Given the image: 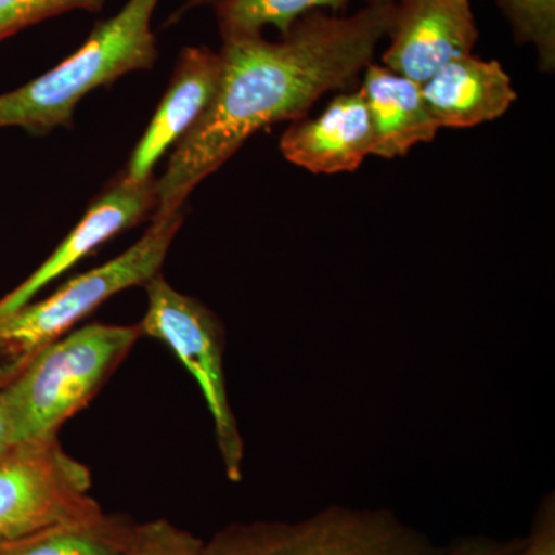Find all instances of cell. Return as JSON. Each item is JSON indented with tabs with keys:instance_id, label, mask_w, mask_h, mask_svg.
I'll list each match as a JSON object with an SVG mask.
<instances>
[{
	"instance_id": "cell-21",
	"label": "cell",
	"mask_w": 555,
	"mask_h": 555,
	"mask_svg": "<svg viewBox=\"0 0 555 555\" xmlns=\"http://www.w3.org/2000/svg\"><path fill=\"white\" fill-rule=\"evenodd\" d=\"M16 447L17 441L9 409L5 408L2 398H0V460Z\"/></svg>"
},
{
	"instance_id": "cell-10",
	"label": "cell",
	"mask_w": 555,
	"mask_h": 555,
	"mask_svg": "<svg viewBox=\"0 0 555 555\" xmlns=\"http://www.w3.org/2000/svg\"><path fill=\"white\" fill-rule=\"evenodd\" d=\"M221 76L219 51L208 47H185L179 53L173 76L144 137L131 153L124 173L133 181L153 177L156 164L177 145L206 113L217 93Z\"/></svg>"
},
{
	"instance_id": "cell-1",
	"label": "cell",
	"mask_w": 555,
	"mask_h": 555,
	"mask_svg": "<svg viewBox=\"0 0 555 555\" xmlns=\"http://www.w3.org/2000/svg\"><path fill=\"white\" fill-rule=\"evenodd\" d=\"M397 9L396 0H378L350 16L313 11L278 40L222 35L217 93L175 147L153 217L182 210L193 190L259 130L306 118L324 93L356 82L389 38Z\"/></svg>"
},
{
	"instance_id": "cell-6",
	"label": "cell",
	"mask_w": 555,
	"mask_h": 555,
	"mask_svg": "<svg viewBox=\"0 0 555 555\" xmlns=\"http://www.w3.org/2000/svg\"><path fill=\"white\" fill-rule=\"evenodd\" d=\"M145 291L149 306L139 324L141 334L166 343L196 379L214 422L225 474L230 480L240 481L244 440L229 400L224 326L214 310L171 287L160 273L145 284Z\"/></svg>"
},
{
	"instance_id": "cell-8",
	"label": "cell",
	"mask_w": 555,
	"mask_h": 555,
	"mask_svg": "<svg viewBox=\"0 0 555 555\" xmlns=\"http://www.w3.org/2000/svg\"><path fill=\"white\" fill-rule=\"evenodd\" d=\"M158 207V179L133 181L119 173L91 201L86 215L56 250L24 283L0 298V317L33 301L38 292L119 233L133 229Z\"/></svg>"
},
{
	"instance_id": "cell-17",
	"label": "cell",
	"mask_w": 555,
	"mask_h": 555,
	"mask_svg": "<svg viewBox=\"0 0 555 555\" xmlns=\"http://www.w3.org/2000/svg\"><path fill=\"white\" fill-rule=\"evenodd\" d=\"M105 0H0V42L72 11L100 13Z\"/></svg>"
},
{
	"instance_id": "cell-7",
	"label": "cell",
	"mask_w": 555,
	"mask_h": 555,
	"mask_svg": "<svg viewBox=\"0 0 555 555\" xmlns=\"http://www.w3.org/2000/svg\"><path fill=\"white\" fill-rule=\"evenodd\" d=\"M89 467L57 437L17 444L0 460V545L101 513Z\"/></svg>"
},
{
	"instance_id": "cell-14",
	"label": "cell",
	"mask_w": 555,
	"mask_h": 555,
	"mask_svg": "<svg viewBox=\"0 0 555 555\" xmlns=\"http://www.w3.org/2000/svg\"><path fill=\"white\" fill-rule=\"evenodd\" d=\"M129 518L101 513L50 526L0 545V555H120L129 542Z\"/></svg>"
},
{
	"instance_id": "cell-5",
	"label": "cell",
	"mask_w": 555,
	"mask_h": 555,
	"mask_svg": "<svg viewBox=\"0 0 555 555\" xmlns=\"http://www.w3.org/2000/svg\"><path fill=\"white\" fill-rule=\"evenodd\" d=\"M426 532L389 507L331 505L298 521L232 524L204 542V555H436Z\"/></svg>"
},
{
	"instance_id": "cell-18",
	"label": "cell",
	"mask_w": 555,
	"mask_h": 555,
	"mask_svg": "<svg viewBox=\"0 0 555 555\" xmlns=\"http://www.w3.org/2000/svg\"><path fill=\"white\" fill-rule=\"evenodd\" d=\"M120 555H204V542L166 518H158L133 525Z\"/></svg>"
},
{
	"instance_id": "cell-20",
	"label": "cell",
	"mask_w": 555,
	"mask_h": 555,
	"mask_svg": "<svg viewBox=\"0 0 555 555\" xmlns=\"http://www.w3.org/2000/svg\"><path fill=\"white\" fill-rule=\"evenodd\" d=\"M524 539L496 540L486 535L462 537L440 547L436 555H505L516 550Z\"/></svg>"
},
{
	"instance_id": "cell-19",
	"label": "cell",
	"mask_w": 555,
	"mask_h": 555,
	"mask_svg": "<svg viewBox=\"0 0 555 555\" xmlns=\"http://www.w3.org/2000/svg\"><path fill=\"white\" fill-rule=\"evenodd\" d=\"M505 555H555V495L547 492L539 503L531 532Z\"/></svg>"
},
{
	"instance_id": "cell-23",
	"label": "cell",
	"mask_w": 555,
	"mask_h": 555,
	"mask_svg": "<svg viewBox=\"0 0 555 555\" xmlns=\"http://www.w3.org/2000/svg\"><path fill=\"white\" fill-rule=\"evenodd\" d=\"M367 2H378V0H367ZM396 2H400V0H396Z\"/></svg>"
},
{
	"instance_id": "cell-15",
	"label": "cell",
	"mask_w": 555,
	"mask_h": 555,
	"mask_svg": "<svg viewBox=\"0 0 555 555\" xmlns=\"http://www.w3.org/2000/svg\"><path fill=\"white\" fill-rule=\"evenodd\" d=\"M349 0H222L214 7L222 35L264 33L275 28L286 35L292 25L313 11L338 14Z\"/></svg>"
},
{
	"instance_id": "cell-9",
	"label": "cell",
	"mask_w": 555,
	"mask_h": 555,
	"mask_svg": "<svg viewBox=\"0 0 555 555\" xmlns=\"http://www.w3.org/2000/svg\"><path fill=\"white\" fill-rule=\"evenodd\" d=\"M383 65L423 83L473 54L478 28L470 0H400Z\"/></svg>"
},
{
	"instance_id": "cell-3",
	"label": "cell",
	"mask_w": 555,
	"mask_h": 555,
	"mask_svg": "<svg viewBox=\"0 0 555 555\" xmlns=\"http://www.w3.org/2000/svg\"><path fill=\"white\" fill-rule=\"evenodd\" d=\"M141 327L91 323L39 349L0 383L17 444L57 437L141 337Z\"/></svg>"
},
{
	"instance_id": "cell-22",
	"label": "cell",
	"mask_w": 555,
	"mask_h": 555,
	"mask_svg": "<svg viewBox=\"0 0 555 555\" xmlns=\"http://www.w3.org/2000/svg\"><path fill=\"white\" fill-rule=\"evenodd\" d=\"M219 2H222V0H188L181 9L175 11L173 16L170 17L169 24H177L189 11L203 9V7H215Z\"/></svg>"
},
{
	"instance_id": "cell-16",
	"label": "cell",
	"mask_w": 555,
	"mask_h": 555,
	"mask_svg": "<svg viewBox=\"0 0 555 555\" xmlns=\"http://www.w3.org/2000/svg\"><path fill=\"white\" fill-rule=\"evenodd\" d=\"M518 43L534 47L539 67L555 69V0H496Z\"/></svg>"
},
{
	"instance_id": "cell-4",
	"label": "cell",
	"mask_w": 555,
	"mask_h": 555,
	"mask_svg": "<svg viewBox=\"0 0 555 555\" xmlns=\"http://www.w3.org/2000/svg\"><path fill=\"white\" fill-rule=\"evenodd\" d=\"M182 221L184 210L152 217L147 232L119 257L72 278L49 298L0 317V356L7 358L0 379L5 382L28 358L68 334L108 298L126 288L145 286L158 275Z\"/></svg>"
},
{
	"instance_id": "cell-12",
	"label": "cell",
	"mask_w": 555,
	"mask_h": 555,
	"mask_svg": "<svg viewBox=\"0 0 555 555\" xmlns=\"http://www.w3.org/2000/svg\"><path fill=\"white\" fill-rule=\"evenodd\" d=\"M440 129H470L502 118L517 100L513 79L499 61L467 54L449 62L422 83Z\"/></svg>"
},
{
	"instance_id": "cell-13",
	"label": "cell",
	"mask_w": 555,
	"mask_h": 555,
	"mask_svg": "<svg viewBox=\"0 0 555 555\" xmlns=\"http://www.w3.org/2000/svg\"><path fill=\"white\" fill-rule=\"evenodd\" d=\"M361 91L374 130L372 155L400 158L415 145L437 137L440 127L427 107L422 83L398 75L385 65L371 64L364 69Z\"/></svg>"
},
{
	"instance_id": "cell-11",
	"label": "cell",
	"mask_w": 555,
	"mask_h": 555,
	"mask_svg": "<svg viewBox=\"0 0 555 555\" xmlns=\"http://www.w3.org/2000/svg\"><path fill=\"white\" fill-rule=\"evenodd\" d=\"M288 163L310 173H350L374 150L363 91L339 94L315 119L294 120L280 142Z\"/></svg>"
},
{
	"instance_id": "cell-2",
	"label": "cell",
	"mask_w": 555,
	"mask_h": 555,
	"mask_svg": "<svg viewBox=\"0 0 555 555\" xmlns=\"http://www.w3.org/2000/svg\"><path fill=\"white\" fill-rule=\"evenodd\" d=\"M159 2L129 0L56 67L0 94V129L20 127L33 137H46L69 126L79 102L91 91L152 68L158 60L152 22Z\"/></svg>"
}]
</instances>
